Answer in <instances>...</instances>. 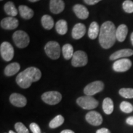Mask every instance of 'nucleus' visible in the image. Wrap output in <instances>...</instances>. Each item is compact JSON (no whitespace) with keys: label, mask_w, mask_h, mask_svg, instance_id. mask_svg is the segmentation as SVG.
<instances>
[{"label":"nucleus","mask_w":133,"mask_h":133,"mask_svg":"<svg viewBox=\"0 0 133 133\" xmlns=\"http://www.w3.org/2000/svg\"><path fill=\"white\" fill-rule=\"evenodd\" d=\"M86 33V26L81 23L76 24L74 26L71 32L72 37L75 39H79L83 37Z\"/></svg>","instance_id":"dca6fc26"},{"label":"nucleus","mask_w":133,"mask_h":133,"mask_svg":"<svg viewBox=\"0 0 133 133\" xmlns=\"http://www.w3.org/2000/svg\"><path fill=\"white\" fill-rule=\"evenodd\" d=\"M61 133H75L74 131L70 130V129H65V130H63L61 131Z\"/></svg>","instance_id":"c9c22d12"},{"label":"nucleus","mask_w":133,"mask_h":133,"mask_svg":"<svg viewBox=\"0 0 133 133\" xmlns=\"http://www.w3.org/2000/svg\"><path fill=\"white\" fill-rule=\"evenodd\" d=\"M88 64V56L83 51H77L74 52L71 58V65L75 67L85 66Z\"/></svg>","instance_id":"6e6552de"},{"label":"nucleus","mask_w":133,"mask_h":133,"mask_svg":"<svg viewBox=\"0 0 133 133\" xmlns=\"http://www.w3.org/2000/svg\"><path fill=\"white\" fill-rule=\"evenodd\" d=\"M9 101L13 105L17 107H23L26 105V99L25 96L18 93H13L9 97Z\"/></svg>","instance_id":"ddd939ff"},{"label":"nucleus","mask_w":133,"mask_h":133,"mask_svg":"<svg viewBox=\"0 0 133 133\" xmlns=\"http://www.w3.org/2000/svg\"><path fill=\"white\" fill-rule=\"evenodd\" d=\"M1 1H3V0H1Z\"/></svg>","instance_id":"ea45409f"},{"label":"nucleus","mask_w":133,"mask_h":133,"mask_svg":"<svg viewBox=\"0 0 133 133\" xmlns=\"http://www.w3.org/2000/svg\"><path fill=\"white\" fill-rule=\"evenodd\" d=\"M9 133H17V132H14V131H9Z\"/></svg>","instance_id":"58836bf2"},{"label":"nucleus","mask_w":133,"mask_h":133,"mask_svg":"<svg viewBox=\"0 0 133 133\" xmlns=\"http://www.w3.org/2000/svg\"><path fill=\"white\" fill-rule=\"evenodd\" d=\"M104 88V84L101 81H96L88 84L84 88V93L86 96H92L97 93L101 92Z\"/></svg>","instance_id":"1a4fd4ad"},{"label":"nucleus","mask_w":133,"mask_h":133,"mask_svg":"<svg viewBox=\"0 0 133 133\" xmlns=\"http://www.w3.org/2000/svg\"><path fill=\"white\" fill-rule=\"evenodd\" d=\"M86 121L93 126H99L102 123V117L101 115L96 111L88 112L86 115Z\"/></svg>","instance_id":"9b49d317"},{"label":"nucleus","mask_w":133,"mask_h":133,"mask_svg":"<svg viewBox=\"0 0 133 133\" xmlns=\"http://www.w3.org/2000/svg\"><path fill=\"white\" fill-rule=\"evenodd\" d=\"M133 55V51L130 49H124L116 51L114 54H112L110 57V59L112 61H115L121 57H129Z\"/></svg>","instance_id":"f3484780"},{"label":"nucleus","mask_w":133,"mask_h":133,"mask_svg":"<svg viewBox=\"0 0 133 133\" xmlns=\"http://www.w3.org/2000/svg\"><path fill=\"white\" fill-rule=\"evenodd\" d=\"M128 32V26L124 24H121L117 28L116 31V39L119 42H123L125 40Z\"/></svg>","instance_id":"a211bd4d"},{"label":"nucleus","mask_w":133,"mask_h":133,"mask_svg":"<svg viewBox=\"0 0 133 133\" xmlns=\"http://www.w3.org/2000/svg\"><path fill=\"white\" fill-rule=\"evenodd\" d=\"M131 43H132V44L133 45V32L131 35Z\"/></svg>","instance_id":"e433bc0d"},{"label":"nucleus","mask_w":133,"mask_h":133,"mask_svg":"<svg viewBox=\"0 0 133 133\" xmlns=\"http://www.w3.org/2000/svg\"><path fill=\"white\" fill-rule=\"evenodd\" d=\"M15 44L19 48H25L29 44L30 38L29 35L24 31L17 30L12 35Z\"/></svg>","instance_id":"7ed1b4c3"},{"label":"nucleus","mask_w":133,"mask_h":133,"mask_svg":"<svg viewBox=\"0 0 133 133\" xmlns=\"http://www.w3.org/2000/svg\"><path fill=\"white\" fill-rule=\"evenodd\" d=\"M41 24L44 29L51 30L54 25V20L49 15H44L41 18Z\"/></svg>","instance_id":"b1692460"},{"label":"nucleus","mask_w":133,"mask_h":133,"mask_svg":"<svg viewBox=\"0 0 133 133\" xmlns=\"http://www.w3.org/2000/svg\"><path fill=\"white\" fill-rule=\"evenodd\" d=\"M1 26L5 30H14L19 25V21L14 17H8L1 21Z\"/></svg>","instance_id":"f8f14e48"},{"label":"nucleus","mask_w":133,"mask_h":133,"mask_svg":"<svg viewBox=\"0 0 133 133\" xmlns=\"http://www.w3.org/2000/svg\"><path fill=\"white\" fill-rule=\"evenodd\" d=\"M100 28L96 22H92L90 24L88 30V36L91 39H94L99 35Z\"/></svg>","instance_id":"412c9836"},{"label":"nucleus","mask_w":133,"mask_h":133,"mask_svg":"<svg viewBox=\"0 0 133 133\" xmlns=\"http://www.w3.org/2000/svg\"><path fill=\"white\" fill-rule=\"evenodd\" d=\"M62 54L64 58L66 60L72 58L74 54V48L70 44H65L62 47Z\"/></svg>","instance_id":"a878e982"},{"label":"nucleus","mask_w":133,"mask_h":133,"mask_svg":"<svg viewBox=\"0 0 133 133\" xmlns=\"http://www.w3.org/2000/svg\"><path fill=\"white\" fill-rule=\"evenodd\" d=\"M116 28L110 21L103 23L100 28L99 43L104 49H109L114 46L116 41Z\"/></svg>","instance_id":"f257e3e1"},{"label":"nucleus","mask_w":133,"mask_h":133,"mask_svg":"<svg viewBox=\"0 0 133 133\" xmlns=\"http://www.w3.org/2000/svg\"><path fill=\"white\" fill-rule=\"evenodd\" d=\"M56 30L59 34L64 35L68 30L67 22L65 20H59L56 24Z\"/></svg>","instance_id":"393cba45"},{"label":"nucleus","mask_w":133,"mask_h":133,"mask_svg":"<svg viewBox=\"0 0 133 133\" xmlns=\"http://www.w3.org/2000/svg\"><path fill=\"white\" fill-rule=\"evenodd\" d=\"M14 127L17 133H29V131L28 130L27 128L22 123H16Z\"/></svg>","instance_id":"7c9ffc66"},{"label":"nucleus","mask_w":133,"mask_h":133,"mask_svg":"<svg viewBox=\"0 0 133 133\" xmlns=\"http://www.w3.org/2000/svg\"><path fill=\"white\" fill-rule=\"evenodd\" d=\"M123 8L127 13L133 12V2L131 0H126L123 3Z\"/></svg>","instance_id":"c756f323"},{"label":"nucleus","mask_w":133,"mask_h":133,"mask_svg":"<svg viewBox=\"0 0 133 133\" xmlns=\"http://www.w3.org/2000/svg\"><path fill=\"white\" fill-rule=\"evenodd\" d=\"M49 7L53 14H58L64 10L65 3L63 0H51Z\"/></svg>","instance_id":"4468645a"},{"label":"nucleus","mask_w":133,"mask_h":133,"mask_svg":"<svg viewBox=\"0 0 133 133\" xmlns=\"http://www.w3.org/2000/svg\"><path fill=\"white\" fill-rule=\"evenodd\" d=\"M96 133H110V131L107 128H101L98 129Z\"/></svg>","instance_id":"72a5a7b5"},{"label":"nucleus","mask_w":133,"mask_h":133,"mask_svg":"<svg viewBox=\"0 0 133 133\" xmlns=\"http://www.w3.org/2000/svg\"><path fill=\"white\" fill-rule=\"evenodd\" d=\"M132 66V62L128 59H121L113 64V69L117 72H124Z\"/></svg>","instance_id":"9d476101"},{"label":"nucleus","mask_w":133,"mask_h":133,"mask_svg":"<svg viewBox=\"0 0 133 133\" xmlns=\"http://www.w3.org/2000/svg\"><path fill=\"white\" fill-rule=\"evenodd\" d=\"M41 77L40 70L35 66H30L18 75L16 77V82L21 88L26 89L31 86L32 83L39 80Z\"/></svg>","instance_id":"f03ea898"},{"label":"nucleus","mask_w":133,"mask_h":133,"mask_svg":"<svg viewBox=\"0 0 133 133\" xmlns=\"http://www.w3.org/2000/svg\"><path fill=\"white\" fill-rule=\"evenodd\" d=\"M101 1H102V0H84L85 3L88 5H94Z\"/></svg>","instance_id":"473e14b6"},{"label":"nucleus","mask_w":133,"mask_h":133,"mask_svg":"<svg viewBox=\"0 0 133 133\" xmlns=\"http://www.w3.org/2000/svg\"><path fill=\"white\" fill-rule=\"evenodd\" d=\"M41 99L46 104L56 105L61 102L62 100V95L57 91H48L43 94Z\"/></svg>","instance_id":"423d86ee"},{"label":"nucleus","mask_w":133,"mask_h":133,"mask_svg":"<svg viewBox=\"0 0 133 133\" xmlns=\"http://www.w3.org/2000/svg\"><path fill=\"white\" fill-rule=\"evenodd\" d=\"M29 1H30V2H32V3H35V2H37V1H39V0H29Z\"/></svg>","instance_id":"4c0bfd02"},{"label":"nucleus","mask_w":133,"mask_h":133,"mask_svg":"<svg viewBox=\"0 0 133 133\" xmlns=\"http://www.w3.org/2000/svg\"><path fill=\"white\" fill-rule=\"evenodd\" d=\"M126 123L129 125L133 126V116H130L126 119Z\"/></svg>","instance_id":"f704fd0d"},{"label":"nucleus","mask_w":133,"mask_h":133,"mask_svg":"<svg viewBox=\"0 0 133 133\" xmlns=\"http://www.w3.org/2000/svg\"><path fill=\"white\" fill-rule=\"evenodd\" d=\"M19 11L22 17L26 20L30 19L34 15V12L33 10L25 5H21L19 6Z\"/></svg>","instance_id":"aec40b11"},{"label":"nucleus","mask_w":133,"mask_h":133,"mask_svg":"<svg viewBox=\"0 0 133 133\" xmlns=\"http://www.w3.org/2000/svg\"><path fill=\"white\" fill-rule=\"evenodd\" d=\"M4 10L5 12L10 17H15L17 15V9L15 6L14 3L11 1L7 2L4 6Z\"/></svg>","instance_id":"5701e85b"},{"label":"nucleus","mask_w":133,"mask_h":133,"mask_svg":"<svg viewBox=\"0 0 133 133\" xmlns=\"http://www.w3.org/2000/svg\"><path fill=\"white\" fill-rule=\"evenodd\" d=\"M119 95L126 99L133 98V89L132 88H121L119 91Z\"/></svg>","instance_id":"cd10ccee"},{"label":"nucleus","mask_w":133,"mask_h":133,"mask_svg":"<svg viewBox=\"0 0 133 133\" xmlns=\"http://www.w3.org/2000/svg\"><path fill=\"white\" fill-rule=\"evenodd\" d=\"M64 122V118L61 115H59L50 121L49 126L51 128H56L62 125Z\"/></svg>","instance_id":"bb28decb"},{"label":"nucleus","mask_w":133,"mask_h":133,"mask_svg":"<svg viewBox=\"0 0 133 133\" xmlns=\"http://www.w3.org/2000/svg\"><path fill=\"white\" fill-rule=\"evenodd\" d=\"M120 109L124 113L129 114L133 111V106L129 102L123 101L120 104Z\"/></svg>","instance_id":"c85d7f7f"},{"label":"nucleus","mask_w":133,"mask_h":133,"mask_svg":"<svg viewBox=\"0 0 133 133\" xmlns=\"http://www.w3.org/2000/svg\"><path fill=\"white\" fill-rule=\"evenodd\" d=\"M102 109L105 114L107 115L111 114L113 112L114 105L113 101L110 98L107 97L104 100L102 104Z\"/></svg>","instance_id":"4be33fe9"},{"label":"nucleus","mask_w":133,"mask_h":133,"mask_svg":"<svg viewBox=\"0 0 133 133\" xmlns=\"http://www.w3.org/2000/svg\"><path fill=\"white\" fill-rule=\"evenodd\" d=\"M44 51L47 56L51 59L56 60L61 56V47L56 41H49L44 47Z\"/></svg>","instance_id":"20e7f679"},{"label":"nucleus","mask_w":133,"mask_h":133,"mask_svg":"<svg viewBox=\"0 0 133 133\" xmlns=\"http://www.w3.org/2000/svg\"><path fill=\"white\" fill-rule=\"evenodd\" d=\"M21 65L19 63L13 62L6 66L4 69V74L7 76L14 75L20 70Z\"/></svg>","instance_id":"6ab92c4d"},{"label":"nucleus","mask_w":133,"mask_h":133,"mask_svg":"<svg viewBox=\"0 0 133 133\" xmlns=\"http://www.w3.org/2000/svg\"><path fill=\"white\" fill-rule=\"evenodd\" d=\"M75 14L79 19H86L89 17V11L85 6L82 4H75L73 8Z\"/></svg>","instance_id":"2eb2a0df"},{"label":"nucleus","mask_w":133,"mask_h":133,"mask_svg":"<svg viewBox=\"0 0 133 133\" xmlns=\"http://www.w3.org/2000/svg\"><path fill=\"white\" fill-rule=\"evenodd\" d=\"M0 54L5 61L9 62L14 57V48L9 42L4 41L1 43L0 46Z\"/></svg>","instance_id":"0eeeda50"},{"label":"nucleus","mask_w":133,"mask_h":133,"mask_svg":"<svg viewBox=\"0 0 133 133\" xmlns=\"http://www.w3.org/2000/svg\"><path fill=\"white\" fill-rule=\"evenodd\" d=\"M76 103L81 108L85 110H91L96 108L99 105V102L92 96H85L78 98Z\"/></svg>","instance_id":"39448f33"},{"label":"nucleus","mask_w":133,"mask_h":133,"mask_svg":"<svg viewBox=\"0 0 133 133\" xmlns=\"http://www.w3.org/2000/svg\"><path fill=\"white\" fill-rule=\"evenodd\" d=\"M30 129L33 133H41L39 126L35 123H31L30 124Z\"/></svg>","instance_id":"2f4dec72"}]
</instances>
